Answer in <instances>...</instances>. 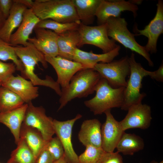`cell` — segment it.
Segmentation results:
<instances>
[{
	"mask_svg": "<svg viewBox=\"0 0 163 163\" xmlns=\"http://www.w3.org/2000/svg\"><path fill=\"white\" fill-rule=\"evenodd\" d=\"M2 83L0 82V87L1 86Z\"/></svg>",
	"mask_w": 163,
	"mask_h": 163,
	"instance_id": "obj_43",
	"label": "cell"
},
{
	"mask_svg": "<svg viewBox=\"0 0 163 163\" xmlns=\"http://www.w3.org/2000/svg\"><path fill=\"white\" fill-rule=\"evenodd\" d=\"M1 86L6 88L17 94L26 103H28L39 96V88L30 81L18 75H12L2 84Z\"/></svg>",
	"mask_w": 163,
	"mask_h": 163,
	"instance_id": "obj_17",
	"label": "cell"
},
{
	"mask_svg": "<svg viewBox=\"0 0 163 163\" xmlns=\"http://www.w3.org/2000/svg\"><path fill=\"white\" fill-rule=\"evenodd\" d=\"M150 163H163V161L162 160L159 162H158L155 161H152Z\"/></svg>",
	"mask_w": 163,
	"mask_h": 163,
	"instance_id": "obj_41",
	"label": "cell"
},
{
	"mask_svg": "<svg viewBox=\"0 0 163 163\" xmlns=\"http://www.w3.org/2000/svg\"><path fill=\"white\" fill-rule=\"evenodd\" d=\"M120 47L118 45L116 48L108 53L101 54L93 53L82 50L76 48L73 61L80 63L86 68L93 69L99 62L103 63L110 62L119 54Z\"/></svg>",
	"mask_w": 163,
	"mask_h": 163,
	"instance_id": "obj_20",
	"label": "cell"
},
{
	"mask_svg": "<svg viewBox=\"0 0 163 163\" xmlns=\"http://www.w3.org/2000/svg\"><path fill=\"white\" fill-rule=\"evenodd\" d=\"M54 161L45 146L37 158L35 163H53Z\"/></svg>",
	"mask_w": 163,
	"mask_h": 163,
	"instance_id": "obj_35",
	"label": "cell"
},
{
	"mask_svg": "<svg viewBox=\"0 0 163 163\" xmlns=\"http://www.w3.org/2000/svg\"><path fill=\"white\" fill-rule=\"evenodd\" d=\"M101 125L96 119L84 121L78 134L80 142L85 147L91 145L102 148Z\"/></svg>",
	"mask_w": 163,
	"mask_h": 163,
	"instance_id": "obj_19",
	"label": "cell"
},
{
	"mask_svg": "<svg viewBox=\"0 0 163 163\" xmlns=\"http://www.w3.org/2000/svg\"><path fill=\"white\" fill-rule=\"evenodd\" d=\"M7 163H17L16 162H13V161H8Z\"/></svg>",
	"mask_w": 163,
	"mask_h": 163,
	"instance_id": "obj_42",
	"label": "cell"
},
{
	"mask_svg": "<svg viewBox=\"0 0 163 163\" xmlns=\"http://www.w3.org/2000/svg\"><path fill=\"white\" fill-rule=\"evenodd\" d=\"M28 104L23 123L37 129L47 142L55 134L53 119L46 115L43 107L35 106L31 102Z\"/></svg>",
	"mask_w": 163,
	"mask_h": 163,
	"instance_id": "obj_9",
	"label": "cell"
},
{
	"mask_svg": "<svg viewBox=\"0 0 163 163\" xmlns=\"http://www.w3.org/2000/svg\"><path fill=\"white\" fill-rule=\"evenodd\" d=\"M46 148L55 161L59 160L64 155L63 146L57 136L52 137L47 142Z\"/></svg>",
	"mask_w": 163,
	"mask_h": 163,
	"instance_id": "obj_32",
	"label": "cell"
},
{
	"mask_svg": "<svg viewBox=\"0 0 163 163\" xmlns=\"http://www.w3.org/2000/svg\"><path fill=\"white\" fill-rule=\"evenodd\" d=\"M157 11L153 19L142 30L135 27L136 33L135 36L143 35L148 38V40L145 47L149 53H154L157 51L158 39L163 33V2L158 1L157 4Z\"/></svg>",
	"mask_w": 163,
	"mask_h": 163,
	"instance_id": "obj_12",
	"label": "cell"
},
{
	"mask_svg": "<svg viewBox=\"0 0 163 163\" xmlns=\"http://www.w3.org/2000/svg\"><path fill=\"white\" fill-rule=\"evenodd\" d=\"M97 163H123L122 156L117 152H105Z\"/></svg>",
	"mask_w": 163,
	"mask_h": 163,
	"instance_id": "obj_34",
	"label": "cell"
},
{
	"mask_svg": "<svg viewBox=\"0 0 163 163\" xmlns=\"http://www.w3.org/2000/svg\"><path fill=\"white\" fill-rule=\"evenodd\" d=\"M93 69L112 88H125L127 85L126 77L130 73L129 57L126 56L107 63H98Z\"/></svg>",
	"mask_w": 163,
	"mask_h": 163,
	"instance_id": "obj_7",
	"label": "cell"
},
{
	"mask_svg": "<svg viewBox=\"0 0 163 163\" xmlns=\"http://www.w3.org/2000/svg\"><path fill=\"white\" fill-rule=\"evenodd\" d=\"M16 148L11 153L8 161L17 163H35L33 153L24 140L20 138Z\"/></svg>",
	"mask_w": 163,
	"mask_h": 163,
	"instance_id": "obj_28",
	"label": "cell"
},
{
	"mask_svg": "<svg viewBox=\"0 0 163 163\" xmlns=\"http://www.w3.org/2000/svg\"><path fill=\"white\" fill-rule=\"evenodd\" d=\"M125 118L119 121L123 130L139 128L148 129L152 120L151 108L150 106L142 103L130 107Z\"/></svg>",
	"mask_w": 163,
	"mask_h": 163,
	"instance_id": "obj_11",
	"label": "cell"
},
{
	"mask_svg": "<svg viewBox=\"0 0 163 163\" xmlns=\"http://www.w3.org/2000/svg\"><path fill=\"white\" fill-rule=\"evenodd\" d=\"M101 78L98 73L93 69H83L78 72L71 78L68 86L61 89L58 110L76 98L85 97L93 94Z\"/></svg>",
	"mask_w": 163,
	"mask_h": 163,
	"instance_id": "obj_2",
	"label": "cell"
},
{
	"mask_svg": "<svg viewBox=\"0 0 163 163\" xmlns=\"http://www.w3.org/2000/svg\"><path fill=\"white\" fill-rule=\"evenodd\" d=\"M80 23H62L51 19H46L40 20L35 28L49 29L59 35L69 30H78Z\"/></svg>",
	"mask_w": 163,
	"mask_h": 163,
	"instance_id": "obj_29",
	"label": "cell"
},
{
	"mask_svg": "<svg viewBox=\"0 0 163 163\" xmlns=\"http://www.w3.org/2000/svg\"><path fill=\"white\" fill-rule=\"evenodd\" d=\"M20 137L24 140L31 150L35 160L47 142L37 129L23 123L21 126Z\"/></svg>",
	"mask_w": 163,
	"mask_h": 163,
	"instance_id": "obj_24",
	"label": "cell"
},
{
	"mask_svg": "<svg viewBox=\"0 0 163 163\" xmlns=\"http://www.w3.org/2000/svg\"><path fill=\"white\" fill-rule=\"evenodd\" d=\"M151 78L158 82H163V62L158 69L155 71L152 72L149 76Z\"/></svg>",
	"mask_w": 163,
	"mask_h": 163,
	"instance_id": "obj_37",
	"label": "cell"
},
{
	"mask_svg": "<svg viewBox=\"0 0 163 163\" xmlns=\"http://www.w3.org/2000/svg\"><path fill=\"white\" fill-rule=\"evenodd\" d=\"M13 2L9 14L0 29V38L8 43L13 31L20 25L24 13L27 8L21 4Z\"/></svg>",
	"mask_w": 163,
	"mask_h": 163,
	"instance_id": "obj_21",
	"label": "cell"
},
{
	"mask_svg": "<svg viewBox=\"0 0 163 163\" xmlns=\"http://www.w3.org/2000/svg\"><path fill=\"white\" fill-rule=\"evenodd\" d=\"M85 147V151L78 156L79 163H97L105 152L102 148L91 145Z\"/></svg>",
	"mask_w": 163,
	"mask_h": 163,
	"instance_id": "obj_31",
	"label": "cell"
},
{
	"mask_svg": "<svg viewBox=\"0 0 163 163\" xmlns=\"http://www.w3.org/2000/svg\"><path fill=\"white\" fill-rule=\"evenodd\" d=\"M35 38H29L28 42L32 43L45 56L55 57L58 55V35L47 29L35 28Z\"/></svg>",
	"mask_w": 163,
	"mask_h": 163,
	"instance_id": "obj_16",
	"label": "cell"
},
{
	"mask_svg": "<svg viewBox=\"0 0 163 163\" xmlns=\"http://www.w3.org/2000/svg\"><path fill=\"white\" fill-rule=\"evenodd\" d=\"M40 20L31 8H27L24 13L20 25L17 30L11 35L9 43L13 46L20 45L26 46L29 36Z\"/></svg>",
	"mask_w": 163,
	"mask_h": 163,
	"instance_id": "obj_18",
	"label": "cell"
},
{
	"mask_svg": "<svg viewBox=\"0 0 163 163\" xmlns=\"http://www.w3.org/2000/svg\"><path fill=\"white\" fill-rule=\"evenodd\" d=\"M78 31L80 35L78 47L86 44L95 46L103 53L110 52L118 45L108 36L105 24L96 26L84 25L81 23Z\"/></svg>",
	"mask_w": 163,
	"mask_h": 163,
	"instance_id": "obj_8",
	"label": "cell"
},
{
	"mask_svg": "<svg viewBox=\"0 0 163 163\" xmlns=\"http://www.w3.org/2000/svg\"><path fill=\"white\" fill-rule=\"evenodd\" d=\"M138 7L133 2L124 0H102L97 11V17L98 25L105 24L110 18L120 17L121 12L131 11L135 17Z\"/></svg>",
	"mask_w": 163,
	"mask_h": 163,
	"instance_id": "obj_14",
	"label": "cell"
},
{
	"mask_svg": "<svg viewBox=\"0 0 163 163\" xmlns=\"http://www.w3.org/2000/svg\"><path fill=\"white\" fill-rule=\"evenodd\" d=\"M31 8L40 20L81 23L72 0H36Z\"/></svg>",
	"mask_w": 163,
	"mask_h": 163,
	"instance_id": "obj_3",
	"label": "cell"
},
{
	"mask_svg": "<svg viewBox=\"0 0 163 163\" xmlns=\"http://www.w3.org/2000/svg\"><path fill=\"white\" fill-rule=\"evenodd\" d=\"M13 1L21 4L29 8H32L34 2L32 0H14Z\"/></svg>",
	"mask_w": 163,
	"mask_h": 163,
	"instance_id": "obj_38",
	"label": "cell"
},
{
	"mask_svg": "<svg viewBox=\"0 0 163 163\" xmlns=\"http://www.w3.org/2000/svg\"><path fill=\"white\" fill-rule=\"evenodd\" d=\"M82 117V115L78 114L73 118L66 121L53 120L55 133L62 145L64 149V156L68 163H79L78 156L73 148L72 136L74 125Z\"/></svg>",
	"mask_w": 163,
	"mask_h": 163,
	"instance_id": "obj_10",
	"label": "cell"
},
{
	"mask_svg": "<svg viewBox=\"0 0 163 163\" xmlns=\"http://www.w3.org/2000/svg\"><path fill=\"white\" fill-rule=\"evenodd\" d=\"M53 163H68L66 161L64 155L59 160L55 161Z\"/></svg>",
	"mask_w": 163,
	"mask_h": 163,
	"instance_id": "obj_39",
	"label": "cell"
},
{
	"mask_svg": "<svg viewBox=\"0 0 163 163\" xmlns=\"http://www.w3.org/2000/svg\"><path fill=\"white\" fill-rule=\"evenodd\" d=\"M105 24L109 37L126 48L141 55L146 60L150 66H153L154 64L149 53L145 46L136 42L134 37L135 34L128 30L127 22L124 18L111 17L107 20Z\"/></svg>",
	"mask_w": 163,
	"mask_h": 163,
	"instance_id": "obj_5",
	"label": "cell"
},
{
	"mask_svg": "<svg viewBox=\"0 0 163 163\" xmlns=\"http://www.w3.org/2000/svg\"><path fill=\"white\" fill-rule=\"evenodd\" d=\"M45 59L55 70L57 75L56 81L65 89L69 85L72 77L78 71L87 69L80 63L70 60L59 56L51 57L45 56Z\"/></svg>",
	"mask_w": 163,
	"mask_h": 163,
	"instance_id": "obj_13",
	"label": "cell"
},
{
	"mask_svg": "<svg viewBox=\"0 0 163 163\" xmlns=\"http://www.w3.org/2000/svg\"><path fill=\"white\" fill-rule=\"evenodd\" d=\"M124 88H113L101 77L95 89V96L84 101V104L95 115L101 114L113 108H121L124 101Z\"/></svg>",
	"mask_w": 163,
	"mask_h": 163,
	"instance_id": "obj_4",
	"label": "cell"
},
{
	"mask_svg": "<svg viewBox=\"0 0 163 163\" xmlns=\"http://www.w3.org/2000/svg\"><path fill=\"white\" fill-rule=\"evenodd\" d=\"M27 103L9 111L0 112V123L7 126L13 135L17 144L19 140L20 131L28 107Z\"/></svg>",
	"mask_w": 163,
	"mask_h": 163,
	"instance_id": "obj_22",
	"label": "cell"
},
{
	"mask_svg": "<svg viewBox=\"0 0 163 163\" xmlns=\"http://www.w3.org/2000/svg\"><path fill=\"white\" fill-rule=\"evenodd\" d=\"M24 102L17 94L9 89L0 87V112H5L18 108Z\"/></svg>",
	"mask_w": 163,
	"mask_h": 163,
	"instance_id": "obj_27",
	"label": "cell"
},
{
	"mask_svg": "<svg viewBox=\"0 0 163 163\" xmlns=\"http://www.w3.org/2000/svg\"><path fill=\"white\" fill-rule=\"evenodd\" d=\"M13 46L16 55L23 65V75L29 79L34 85L50 88L60 96L61 90L56 81L48 76H47L45 79H42L34 73L35 67L39 62L41 63L45 68H47V62L45 55L32 43L28 42L25 46L18 45Z\"/></svg>",
	"mask_w": 163,
	"mask_h": 163,
	"instance_id": "obj_1",
	"label": "cell"
},
{
	"mask_svg": "<svg viewBox=\"0 0 163 163\" xmlns=\"http://www.w3.org/2000/svg\"><path fill=\"white\" fill-rule=\"evenodd\" d=\"M5 19L0 11V29L3 24L5 21L4 20Z\"/></svg>",
	"mask_w": 163,
	"mask_h": 163,
	"instance_id": "obj_40",
	"label": "cell"
},
{
	"mask_svg": "<svg viewBox=\"0 0 163 163\" xmlns=\"http://www.w3.org/2000/svg\"><path fill=\"white\" fill-rule=\"evenodd\" d=\"M145 143L140 136L134 133H123L116 148L117 151L124 155H133L136 152L143 150Z\"/></svg>",
	"mask_w": 163,
	"mask_h": 163,
	"instance_id": "obj_26",
	"label": "cell"
},
{
	"mask_svg": "<svg viewBox=\"0 0 163 163\" xmlns=\"http://www.w3.org/2000/svg\"><path fill=\"white\" fill-rule=\"evenodd\" d=\"M130 66L129 78L125 88L124 101L121 110L127 111L132 106L142 103L146 96L145 93H141L142 82L143 78L149 76L151 71L145 70L141 64L136 62L134 53L129 57Z\"/></svg>",
	"mask_w": 163,
	"mask_h": 163,
	"instance_id": "obj_6",
	"label": "cell"
},
{
	"mask_svg": "<svg viewBox=\"0 0 163 163\" xmlns=\"http://www.w3.org/2000/svg\"><path fill=\"white\" fill-rule=\"evenodd\" d=\"M105 122L101 125V148L106 152H113L124 131L120 122L117 121L108 110L104 113Z\"/></svg>",
	"mask_w": 163,
	"mask_h": 163,
	"instance_id": "obj_15",
	"label": "cell"
},
{
	"mask_svg": "<svg viewBox=\"0 0 163 163\" xmlns=\"http://www.w3.org/2000/svg\"><path fill=\"white\" fill-rule=\"evenodd\" d=\"M81 23L88 25L94 21L102 0H72Z\"/></svg>",
	"mask_w": 163,
	"mask_h": 163,
	"instance_id": "obj_25",
	"label": "cell"
},
{
	"mask_svg": "<svg viewBox=\"0 0 163 163\" xmlns=\"http://www.w3.org/2000/svg\"><path fill=\"white\" fill-rule=\"evenodd\" d=\"M13 3V0H0V11L5 19L9 14Z\"/></svg>",
	"mask_w": 163,
	"mask_h": 163,
	"instance_id": "obj_36",
	"label": "cell"
},
{
	"mask_svg": "<svg viewBox=\"0 0 163 163\" xmlns=\"http://www.w3.org/2000/svg\"><path fill=\"white\" fill-rule=\"evenodd\" d=\"M78 30H71L58 35V56L73 61L75 50L80 42Z\"/></svg>",
	"mask_w": 163,
	"mask_h": 163,
	"instance_id": "obj_23",
	"label": "cell"
},
{
	"mask_svg": "<svg viewBox=\"0 0 163 163\" xmlns=\"http://www.w3.org/2000/svg\"><path fill=\"white\" fill-rule=\"evenodd\" d=\"M16 69L14 63H5L0 60V82L2 84L13 75Z\"/></svg>",
	"mask_w": 163,
	"mask_h": 163,
	"instance_id": "obj_33",
	"label": "cell"
},
{
	"mask_svg": "<svg viewBox=\"0 0 163 163\" xmlns=\"http://www.w3.org/2000/svg\"><path fill=\"white\" fill-rule=\"evenodd\" d=\"M0 60L12 61L16 66V69L22 74L24 68L21 60L15 53L14 46L0 38Z\"/></svg>",
	"mask_w": 163,
	"mask_h": 163,
	"instance_id": "obj_30",
	"label": "cell"
}]
</instances>
